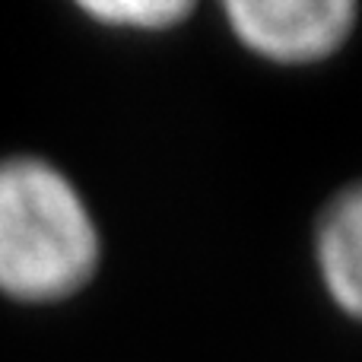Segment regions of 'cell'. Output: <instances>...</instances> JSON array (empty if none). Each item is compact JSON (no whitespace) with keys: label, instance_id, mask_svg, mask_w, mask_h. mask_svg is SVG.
<instances>
[{"label":"cell","instance_id":"3","mask_svg":"<svg viewBox=\"0 0 362 362\" xmlns=\"http://www.w3.org/2000/svg\"><path fill=\"white\" fill-rule=\"evenodd\" d=\"M318 264L334 302L362 321V181L327 204L318 223Z\"/></svg>","mask_w":362,"mask_h":362},{"label":"cell","instance_id":"4","mask_svg":"<svg viewBox=\"0 0 362 362\" xmlns=\"http://www.w3.org/2000/svg\"><path fill=\"white\" fill-rule=\"evenodd\" d=\"M89 16L121 29H165L191 13L185 0H108V4H83Z\"/></svg>","mask_w":362,"mask_h":362},{"label":"cell","instance_id":"2","mask_svg":"<svg viewBox=\"0 0 362 362\" xmlns=\"http://www.w3.org/2000/svg\"><path fill=\"white\" fill-rule=\"evenodd\" d=\"M235 35L280 64L321 61L346 42L356 23L350 0H235L226 4Z\"/></svg>","mask_w":362,"mask_h":362},{"label":"cell","instance_id":"1","mask_svg":"<svg viewBox=\"0 0 362 362\" xmlns=\"http://www.w3.org/2000/svg\"><path fill=\"white\" fill-rule=\"evenodd\" d=\"M99 238L86 204L38 159L0 163V289L19 302H54L93 276Z\"/></svg>","mask_w":362,"mask_h":362}]
</instances>
